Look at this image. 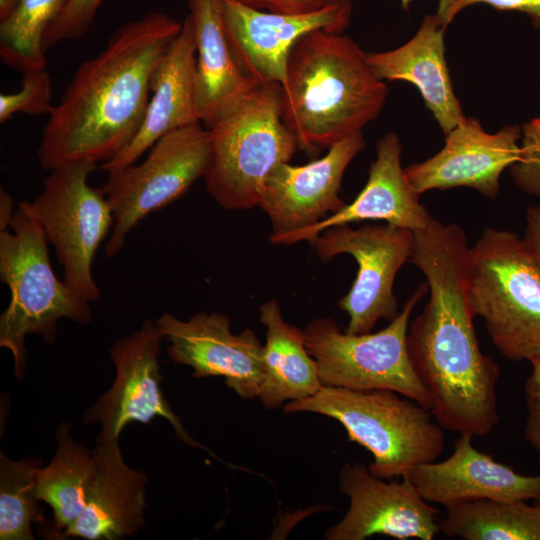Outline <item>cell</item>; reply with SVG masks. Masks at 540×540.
I'll list each match as a JSON object with an SVG mask.
<instances>
[{"label":"cell","instance_id":"cell-34","mask_svg":"<svg viewBox=\"0 0 540 540\" xmlns=\"http://www.w3.org/2000/svg\"><path fill=\"white\" fill-rule=\"evenodd\" d=\"M249 7L281 14H310L321 11L340 0H237Z\"/></svg>","mask_w":540,"mask_h":540},{"label":"cell","instance_id":"cell-33","mask_svg":"<svg viewBox=\"0 0 540 540\" xmlns=\"http://www.w3.org/2000/svg\"><path fill=\"white\" fill-rule=\"evenodd\" d=\"M515 184L540 199V145H523L519 159L510 167Z\"/></svg>","mask_w":540,"mask_h":540},{"label":"cell","instance_id":"cell-36","mask_svg":"<svg viewBox=\"0 0 540 540\" xmlns=\"http://www.w3.org/2000/svg\"><path fill=\"white\" fill-rule=\"evenodd\" d=\"M14 212L15 211H14L12 197L3 188H1V191H0V230L9 228Z\"/></svg>","mask_w":540,"mask_h":540},{"label":"cell","instance_id":"cell-38","mask_svg":"<svg viewBox=\"0 0 540 540\" xmlns=\"http://www.w3.org/2000/svg\"><path fill=\"white\" fill-rule=\"evenodd\" d=\"M16 2L17 0H0V20L10 13Z\"/></svg>","mask_w":540,"mask_h":540},{"label":"cell","instance_id":"cell-19","mask_svg":"<svg viewBox=\"0 0 540 540\" xmlns=\"http://www.w3.org/2000/svg\"><path fill=\"white\" fill-rule=\"evenodd\" d=\"M197 52L190 14L169 45L151 79V94L142 125L133 140L102 163L110 172L136 163L165 134L200 123L195 98Z\"/></svg>","mask_w":540,"mask_h":540},{"label":"cell","instance_id":"cell-1","mask_svg":"<svg viewBox=\"0 0 540 540\" xmlns=\"http://www.w3.org/2000/svg\"><path fill=\"white\" fill-rule=\"evenodd\" d=\"M413 234L410 262L424 274L430 293L408 328L413 369L443 429L487 435L499 422L500 369L482 352L476 337L467 296V237L460 226L433 217Z\"/></svg>","mask_w":540,"mask_h":540},{"label":"cell","instance_id":"cell-17","mask_svg":"<svg viewBox=\"0 0 540 540\" xmlns=\"http://www.w3.org/2000/svg\"><path fill=\"white\" fill-rule=\"evenodd\" d=\"M518 126L487 133L475 118H465L448 134L444 147L429 159L405 168L411 186L426 191L469 187L485 197L496 198L502 172L519 159Z\"/></svg>","mask_w":540,"mask_h":540},{"label":"cell","instance_id":"cell-8","mask_svg":"<svg viewBox=\"0 0 540 540\" xmlns=\"http://www.w3.org/2000/svg\"><path fill=\"white\" fill-rule=\"evenodd\" d=\"M428 291L427 283H421L398 315L376 333L351 334L331 318L312 320L303 330L305 346L317 363L322 385L391 390L430 410L432 398L407 349L410 315Z\"/></svg>","mask_w":540,"mask_h":540},{"label":"cell","instance_id":"cell-39","mask_svg":"<svg viewBox=\"0 0 540 540\" xmlns=\"http://www.w3.org/2000/svg\"><path fill=\"white\" fill-rule=\"evenodd\" d=\"M412 0H400L401 6L403 9L408 10L410 3Z\"/></svg>","mask_w":540,"mask_h":540},{"label":"cell","instance_id":"cell-11","mask_svg":"<svg viewBox=\"0 0 540 540\" xmlns=\"http://www.w3.org/2000/svg\"><path fill=\"white\" fill-rule=\"evenodd\" d=\"M413 231L391 224H348L330 227L310 243L320 260L349 254L358 264L356 278L338 306L347 313V333H369L380 319L392 321L399 313L393 284L397 272L410 260Z\"/></svg>","mask_w":540,"mask_h":540},{"label":"cell","instance_id":"cell-4","mask_svg":"<svg viewBox=\"0 0 540 540\" xmlns=\"http://www.w3.org/2000/svg\"><path fill=\"white\" fill-rule=\"evenodd\" d=\"M0 277L10 291L0 316V347L12 354L14 375L21 380L27 336L38 335L53 344L60 319L87 324L93 312L90 302L55 275L47 238L29 200L17 204L9 228L0 230Z\"/></svg>","mask_w":540,"mask_h":540},{"label":"cell","instance_id":"cell-32","mask_svg":"<svg viewBox=\"0 0 540 540\" xmlns=\"http://www.w3.org/2000/svg\"><path fill=\"white\" fill-rule=\"evenodd\" d=\"M532 371L525 384L527 418L524 438L540 461V356L530 361Z\"/></svg>","mask_w":540,"mask_h":540},{"label":"cell","instance_id":"cell-7","mask_svg":"<svg viewBox=\"0 0 540 540\" xmlns=\"http://www.w3.org/2000/svg\"><path fill=\"white\" fill-rule=\"evenodd\" d=\"M467 296L508 360L540 356V266L515 233L486 228L469 247Z\"/></svg>","mask_w":540,"mask_h":540},{"label":"cell","instance_id":"cell-21","mask_svg":"<svg viewBox=\"0 0 540 540\" xmlns=\"http://www.w3.org/2000/svg\"><path fill=\"white\" fill-rule=\"evenodd\" d=\"M95 471L79 519L59 539L119 540L145 524L148 476L126 464L119 441L97 443Z\"/></svg>","mask_w":540,"mask_h":540},{"label":"cell","instance_id":"cell-3","mask_svg":"<svg viewBox=\"0 0 540 540\" xmlns=\"http://www.w3.org/2000/svg\"><path fill=\"white\" fill-rule=\"evenodd\" d=\"M286 76L282 119L309 153L361 131L380 114L388 95L366 52L349 37L326 30L295 43Z\"/></svg>","mask_w":540,"mask_h":540},{"label":"cell","instance_id":"cell-10","mask_svg":"<svg viewBox=\"0 0 540 540\" xmlns=\"http://www.w3.org/2000/svg\"><path fill=\"white\" fill-rule=\"evenodd\" d=\"M96 163L75 162L50 170L41 193L31 201L44 234L63 266L64 281L88 302L101 291L92 265L113 226L111 206L101 188L89 185Z\"/></svg>","mask_w":540,"mask_h":540},{"label":"cell","instance_id":"cell-40","mask_svg":"<svg viewBox=\"0 0 540 540\" xmlns=\"http://www.w3.org/2000/svg\"><path fill=\"white\" fill-rule=\"evenodd\" d=\"M538 503L540 504V497H539V499H538Z\"/></svg>","mask_w":540,"mask_h":540},{"label":"cell","instance_id":"cell-24","mask_svg":"<svg viewBox=\"0 0 540 540\" xmlns=\"http://www.w3.org/2000/svg\"><path fill=\"white\" fill-rule=\"evenodd\" d=\"M259 320L266 327L258 395L262 405L273 410L316 394L323 385L317 363L305 346L304 332L283 319L275 299L260 306Z\"/></svg>","mask_w":540,"mask_h":540},{"label":"cell","instance_id":"cell-29","mask_svg":"<svg viewBox=\"0 0 540 540\" xmlns=\"http://www.w3.org/2000/svg\"><path fill=\"white\" fill-rule=\"evenodd\" d=\"M51 99L52 80L45 69L24 73L19 91L0 95V122H6L19 112L49 115L53 109Z\"/></svg>","mask_w":540,"mask_h":540},{"label":"cell","instance_id":"cell-35","mask_svg":"<svg viewBox=\"0 0 540 540\" xmlns=\"http://www.w3.org/2000/svg\"><path fill=\"white\" fill-rule=\"evenodd\" d=\"M525 247L540 266V205L526 212V226L522 238Z\"/></svg>","mask_w":540,"mask_h":540},{"label":"cell","instance_id":"cell-31","mask_svg":"<svg viewBox=\"0 0 540 540\" xmlns=\"http://www.w3.org/2000/svg\"><path fill=\"white\" fill-rule=\"evenodd\" d=\"M475 4H486L498 10L524 13L535 28H540V0H438L435 16L446 28L459 12Z\"/></svg>","mask_w":540,"mask_h":540},{"label":"cell","instance_id":"cell-13","mask_svg":"<svg viewBox=\"0 0 540 540\" xmlns=\"http://www.w3.org/2000/svg\"><path fill=\"white\" fill-rule=\"evenodd\" d=\"M224 28L242 71L259 85L287 80L290 51L305 34L315 30L343 32L350 24L352 4L340 0L310 14H281L258 10L237 0H221Z\"/></svg>","mask_w":540,"mask_h":540},{"label":"cell","instance_id":"cell-16","mask_svg":"<svg viewBox=\"0 0 540 540\" xmlns=\"http://www.w3.org/2000/svg\"><path fill=\"white\" fill-rule=\"evenodd\" d=\"M364 146L359 131L331 145L322 158L298 166L281 163L269 173L257 206L271 221V243L313 226L346 205L339 197L342 177Z\"/></svg>","mask_w":540,"mask_h":540},{"label":"cell","instance_id":"cell-30","mask_svg":"<svg viewBox=\"0 0 540 540\" xmlns=\"http://www.w3.org/2000/svg\"><path fill=\"white\" fill-rule=\"evenodd\" d=\"M103 0H69L63 12L47 28L44 48L47 50L58 42L75 40L90 29Z\"/></svg>","mask_w":540,"mask_h":540},{"label":"cell","instance_id":"cell-9","mask_svg":"<svg viewBox=\"0 0 540 540\" xmlns=\"http://www.w3.org/2000/svg\"><path fill=\"white\" fill-rule=\"evenodd\" d=\"M140 164L108 173L101 187L113 213L105 256H116L127 236L149 214L182 197L208 171L211 143L199 123L173 130L149 149Z\"/></svg>","mask_w":540,"mask_h":540},{"label":"cell","instance_id":"cell-6","mask_svg":"<svg viewBox=\"0 0 540 540\" xmlns=\"http://www.w3.org/2000/svg\"><path fill=\"white\" fill-rule=\"evenodd\" d=\"M283 89L258 85L207 126L211 162L204 181L210 196L227 210L258 205L262 185L299 147L282 119Z\"/></svg>","mask_w":540,"mask_h":540},{"label":"cell","instance_id":"cell-26","mask_svg":"<svg viewBox=\"0 0 540 540\" xmlns=\"http://www.w3.org/2000/svg\"><path fill=\"white\" fill-rule=\"evenodd\" d=\"M440 532L464 540H540V504L477 499L445 506Z\"/></svg>","mask_w":540,"mask_h":540},{"label":"cell","instance_id":"cell-14","mask_svg":"<svg viewBox=\"0 0 540 540\" xmlns=\"http://www.w3.org/2000/svg\"><path fill=\"white\" fill-rule=\"evenodd\" d=\"M155 323L169 343L170 359L191 367L194 378L224 377L240 398H258L263 345L253 330L234 334L229 317L217 312H199L188 320L164 313Z\"/></svg>","mask_w":540,"mask_h":540},{"label":"cell","instance_id":"cell-23","mask_svg":"<svg viewBox=\"0 0 540 540\" xmlns=\"http://www.w3.org/2000/svg\"><path fill=\"white\" fill-rule=\"evenodd\" d=\"M194 24L197 63L195 98L206 127L237 99L259 84L238 65L224 28L221 0H188Z\"/></svg>","mask_w":540,"mask_h":540},{"label":"cell","instance_id":"cell-37","mask_svg":"<svg viewBox=\"0 0 540 540\" xmlns=\"http://www.w3.org/2000/svg\"><path fill=\"white\" fill-rule=\"evenodd\" d=\"M521 131L523 145H540V117L524 124Z\"/></svg>","mask_w":540,"mask_h":540},{"label":"cell","instance_id":"cell-12","mask_svg":"<svg viewBox=\"0 0 540 540\" xmlns=\"http://www.w3.org/2000/svg\"><path fill=\"white\" fill-rule=\"evenodd\" d=\"M163 339L156 323L145 320L132 334L116 340L108 350L116 372L114 382L86 409L83 423L100 424L96 443L103 444L119 440L122 430L132 422L149 424L161 417L181 441L212 454L190 436L164 396L158 362Z\"/></svg>","mask_w":540,"mask_h":540},{"label":"cell","instance_id":"cell-28","mask_svg":"<svg viewBox=\"0 0 540 540\" xmlns=\"http://www.w3.org/2000/svg\"><path fill=\"white\" fill-rule=\"evenodd\" d=\"M42 462L12 460L0 452V539L33 540L32 524L40 520L37 476Z\"/></svg>","mask_w":540,"mask_h":540},{"label":"cell","instance_id":"cell-25","mask_svg":"<svg viewBox=\"0 0 540 540\" xmlns=\"http://www.w3.org/2000/svg\"><path fill=\"white\" fill-rule=\"evenodd\" d=\"M55 439L57 450L52 460L38 472L37 496L51 507L54 519L52 536L59 539L85 508L95 462L93 451L73 438L69 422L59 424Z\"/></svg>","mask_w":540,"mask_h":540},{"label":"cell","instance_id":"cell-2","mask_svg":"<svg viewBox=\"0 0 540 540\" xmlns=\"http://www.w3.org/2000/svg\"><path fill=\"white\" fill-rule=\"evenodd\" d=\"M182 23L153 11L119 27L106 47L76 70L53 106L37 150L44 170L109 161L138 133L152 75Z\"/></svg>","mask_w":540,"mask_h":540},{"label":"cell","instance_id":"cell-15","mask_svg":"<svg viewBox=\"0 0 540 540\" xmlns=\"http://www.w3.org/2000/svg\"><path fill=\"white\" fill-rule=\"evenodd\" d=\"M339 490L349 498L342 519L325 533L328 540H363L374 535L432 540L440 531V511L418 493L408 476L401 481L373 476L361 462L345 463Z\"/></svg>","mask_w":540,"mask_h":540},{"label":"cell","instance_id":"cell-20","mask_svg":"<svg viewBox=\"0 0 540 540\" xmlns=\"http://www.w3.org/2000/svg\"><path fill=\"white\" fill-rule=\"evenodd\" d=\"M402 145L395 132H388L376 145V159L371 164L364 188L350 204L311 227L279 239L277 245L311 242L324 230L367 220L385 221L416 231L425 228L432 216L419 202L420 194L408 181L401 165Z\"/></svg>","mask_w":540,"mask_h":540},{"label":"cell","instance_id":"cell-5","mask_svg":"<svg viewBox=\"0 0 540 540\" xmlns=\"http://www.w3.org/2000/svg\"><path fill=\"white\" fill-rule=\"evenodd\" d=\"M285 413L312 412L338 421L348 439L367 449V466L378 478L403 477L436 461L444 449L442 427L429 409L391 390L322 386L314 395L287 402Z\"/></svg>","mask_w":540,"mask_h":540},{"label":"cell","instance_id":"cell-18","mask_svg":"<svg viewBox=\"0 0 540 540\" xmlns=\"http://www.w3.org/2000/svg\"><path fill=\"white\" fill-rule=\"evenodd\" d=\"M472 437L460 434L447 459L416 465L406 474L423 499L443 506L477 499H539L540 475L517 473L476 449Z\"/></svg>","mask_w":540,"mask_h":540},{"label":"cell","instance_id":"cell-22","mask_svg":"<svg viewBox=\"0 0 540 540\" xmlns=\"http://www.w3.org/2000/svg\"><path fill=\"white\" fill-rule=\"evenodd\" d=\"M444 31L435 14L427 15L407 43L390 51L366 53V58L379 79L416 86L446 135L466 117L446 64Z\"/></svg>","mask_w":540,"mask_h":540},{"label":"cell","instance_id":"cell-27","mask_svg":"<svg viewBox=\"0 0 540 540\" xmlns=\"http://www.w3.org/2000/svg\"><path fill=\"white\" fill-rule=\"evenodd\" d=\"M69 0H17L0 20V59L16 71L27 73L46 68L44 35Z\"/></svg>","mask_w":540,"mask_h":540}]
</instances>
